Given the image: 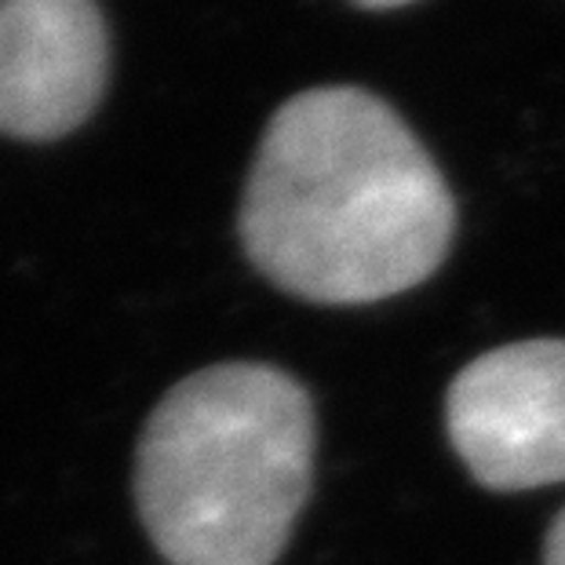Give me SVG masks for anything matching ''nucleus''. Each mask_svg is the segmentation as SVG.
I'll list each match as a JSON object with an SVG mask.
<instances>
[{
  "label": "nucleus",
  "instance_id": "1",
  "mask_svg": "<svg viewBox=\"0 0 565 565\" xmlns=\"http://www.w3.org/2000/svg\"><path fill=\"white\" fill-rule=\"evenodd\" d=\"M237 231L252 267L281 292L358 307L441 267L456 204L435 158L380 95L324 84L270 117Z\"/></svg>",
  "mask_w": 565,
  "mask_h": 565
},
{
  "label": "nucleus",
  "instance_id": "2",
  "mask_svg": "<svg viewBox=\"0 0 565 565\" xmlns=\"http://www.w3.org/2000/svg\"><path fill=\"white\" fill-rule=\"evenodd\" d=\"M315 402L278 365L179 380L136 449V508L168 565H274L315 482Z\"/></svg>",
  "mask_w": 565,
  "mask_h": 565
},
{
  "label": "nucleus",
  "instance_id": "3",
  "mask_svg": "<svg viewBox=\"0 0 565 565\" xmlns=\"http://www.w3.org/2000/svg\"><path fill=\"white\" fill-rule=\"evenodd\" d=\"M445 427L478 486L525 492L565 482V340H522L456 372Z\"/></svg>",
  "mask_w": 565,
  "mask_h": 565
},
{
  "label": "nucleus",
  "instance_id": "4",
  "mask_svg": "<svg viewBox=\"0 0 565 565\" xmlns=\"http://www.w3.org/2000/svg\"><path fill=\"white\" fill-rule=\"evenodd\" d=\"M110 77L95 0H0V131L58 139L92 117Z\"/></svg>",
  "mask_w": 565,
  "mask_h": 565
},
{
  "label": "nucleus",
  "instance_id": "5",
  "mask_svg": "<svg viewBox=\"0 0 565 565\" xmlns=\"http://www.w3.org/2000/svg\"><path fill=\"white\" fill-rule=\"evenodd\" d=\"M544 565H565V508L555 519V525L547 529L544 540Z\"/></svg>",
  "mask_w": 565,
  "mask_h": 565
},
{
  "label": "nucleus",
  "instance_id": "6",
  "mask_svg": "<svg viewBox=\"0 0 565 565\" xmlns=\"http://www.w3.org/2000/svg\"><path fill=\"white\" fill-rule=\"evenodd\" d=\"M354 4H362V8H369V11H391V8L413 4V0H354Z\"/></svg>",
  "mask_w": 565,
  "mask_h": 565
}]
</instances>
